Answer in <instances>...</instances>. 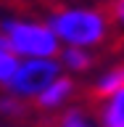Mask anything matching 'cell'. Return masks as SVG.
Returning a JSON list of instances; mask_svg holds the SVG:
<instances>
[{
  "mask_svg": "<svg viewBox=\"0 0 124 127\" xmlns=\"http://www.w3.org/2000/svg\"><path fill=\"white\" fill-rule=\"evenodd\" d=\"M63 69L58 58H21L16 66L11 82L5 85V90L21 101L32 103L42 90H45L55 77H61Z\"/></svg>",
  "mask_w": 124,
  "mask_h": 127,
  "instance_id": "cell-3",
  "label": "cell"
},
{
  "mask_svg": "<svg viewBox=\"0 0 124 127\" xmlns=\"http://www.w3.org/2000/svg\"><path fill=\"white\" fill-rule=\"evenodd\" d=\"M95 117L100 127H124V87L95 101Z\"/></svg>",
  "mask_w": 124,
  "mask_h": 127,
  "instance_id": "cell-7",
  "label": "cell"
},
{
  "mask_svg": "<svg viewBox=\"0 0 124 127\" xmlns=\"http://www.w3.org/2000/svg\"><path fill=\"white\" fill-rule=\"evenodd\" d=\"M19 61H21V58H19L11 48H3V45H0V90H5V85L11 82V77H13Z\"/></svg>",
  "mask_w": 124,
  "mask_h": 127,
  "instance_id": "cell-10",
  "label": "cell"
},
{
  "mask_svg": "<svg viewBox=\"0 0 124 127\" xmlns=\"http://www.w3.org/2000/svg\"><path fill=\"white\" fill-rule=\"evenodd\" d=\"M0 32L5 37L8 48L19 58H55L61 50V42L48 27L45 19L21 13H3L0 16Z\"/></svg>",
  "mask_w": 124,
  "mask_h": 127,
  "instance_id": "cell-2",
  "label": "cell"
},
{
  "mask_svg": "<svg viewBox=\"0 0 124 127\" xmlns=\"http://www.w3.org/2000/svg\"><path fill=\"white\" fill-rule=\"evenodd\" d=\"M32 114V103L21 101L11 95L8 90H0V119H8V122H21Z\"/></svg>",
  "mask_w": 124,
  "mask_h": 127,
  "instance_id": "cell-9",
  "label": "cell"
},
{
  "mask_svg": "<svg viewBox=\"0 0 124 127\" xmlns=\"http://www.w3.org/2000/svg\"><path fill=\"white\" fill-rule=\"evenodd\" d=\"M50 127H100V125H98L95 109H90L85 103H71L61 114L53 117Z\"/></svg>",
  "mask_w": 124,
  "mask_h": 127,
  "instance_id": "cell-8",
  "label": "cell"
},
{
  "mask_svg": "<svg viewBox=\"0 0 124 127\" xmlns=\"http://www.w3.org/2000/svg\"><path fill=\"white\" fill-rule=\"evenodd\" d=\"M119 87H124V61H116V64H111V66H106V69H100L95 74V79L90 82V98L93 101L108 98Z\"/></svg>",
  "mask_w": 124,
  "mask_h": 127,
  "instance_id": "cell-5",
  "label": "cell"
},
{
  "mask_svg": "<svg viewBox=\"0 0 124 127\" xmlns=\"http://www.w3.org/2000/svg\"><path fill=\"white\" fill-rule=\"evenodd\" d=\"M106 13H108L111 24H114V29L124 32V0H108Z\"/></svg>",
  "mask_w": 124,
  "mask_h": 127,
  "instance_id": "cell-11",
  "label": "cell"
},
{
  "mask_svg": "<svg viewBox=\"0 0 124 127\" xmlns=\"http://www.w3.org/2000/svg\"><path fill=\"white\" fill-rule=\"evenodd\" d=\"M58 64H61L63 74H87V71L95 66V53L93 50H85V48H71V45H61L58 50Z\"/></svg>",
  "mask_w": 124,
  "mask_h": 127,
  "instance_id": "cell-6",
  "label": "cell"
},
{
  "mask_svg": "<svg viewBox=\"0 0 124 127\" xmlns=\"http://www.w3.org/2000/svg\"><path fill=\"white\" fill-rule=\"evenodd\" d=\"M45 21L61 45L85 50L103 48L114 34V24L100 5H55Z\"/></svg>",
  "mask_w": 124,
  "mask_h": 127,
  "instance_id": "cell-1",
  "label": "cell"
},
{
  "mask_svg": "<svg viewBox=\"0 0 124 127\" xmlns=\"http://www.w3.org/2000/svg\"><path fill=\"white\" fill-rule=\"evenodd\" d=\"M77 93H79L77 79L71 77V74H61V77H55L53 82L32 101V109L37 111V114H42V117H55V114H61L66 106L74 103Z\"/></svg>",
  "mask_w": 124,
  "mask_h": 127,
  "instance_id": "cell-4",
  "label": "cell"
}]
</instances>
